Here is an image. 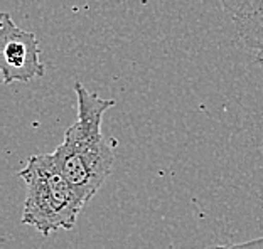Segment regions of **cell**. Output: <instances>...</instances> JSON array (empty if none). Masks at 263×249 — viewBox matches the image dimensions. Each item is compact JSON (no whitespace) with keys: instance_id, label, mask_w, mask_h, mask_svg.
<instances>
[{"instance_id":"6da1fadb","label":"cell","mask_w":263,"mask_h":249,"mask_svg":"<svg viewBox=\"0 0 263 249\" xmlns=\"http://www.w3.org/2000/svg\"><path fill=\"white\" fill-rule=\"evenodd\" d=\"M78 120L66 130L63 143L52 152L59 170L88 204L105 183L113 167V148L101 133L103 115L115 99H103L74 82Z\"/></svg>"},{"instance_id":"7a4b0ae2","label":"cell","mask_w":263,"mask_h":249,"mask_svg":"<svg viewBox=\"0 0 263 249\" xmlns=\"http://www.w3.org/2000/svg\"><path fill=\"white\" fill-rule=\"evenodd\" d=\"M19 177L26 183L22 224L44 236L74 227L86 202L59 170L52 153L31 157Z\"/></svg>"},{"instance_id":"3957f363","label":"cell","mask_w":263,"mask_h":249,"mask_svg":"<svg viewBox=\"0 0 263 249\" xmlns=\"http://www.w3.org/2000/svg\"><path fill=\"white\" fill-rule=\"evenodd\" d=\"M0 69L5 85L31 82L44 76L35 34L21 29L7 12L0 15Z\"/></svg>"},{"instance_id":"277c9868","label":"cell","mask_w":263,"mask_h":249,"mask_svg":"<svg viewBox=\"0 0 263 249\" xmlns=\"http://www.w3.org/2000/svg\"><path fill=\"white\" fill-rule=\"evenodd\" d=\"M231 20L235 22L238 37L243 43L245 49L252 52L256 64L263 71V9L235 17Z\"/></svg>"},{"instance_id":"5b68a950","label":"cell","mask_w":263,"mask_h":249,"mask_svg":"<svg viewBox=\"0 0 263 249\" xmlns=\"http://www.w3.org/2000/svg\"><path fill=\"white\" fill-rule=\"evenodd\" d=\"M219 2L231 19L263 9V0H219Z\"/></svg>"},{"instance_id":"8992f818","label":"cell","mask_w":263,"mask_h":249,"mask_svg":"<svg viewBox=\"0 0 263 249\" xmlns=\"http://www.w3.org/2000/svg\"><path fill=\"white\" fill-rule=\"evenodd\" d=\"M206 249H263V238L248 241V242H241V244H224V246H211Z\"/></svg>"}]
</instances>
